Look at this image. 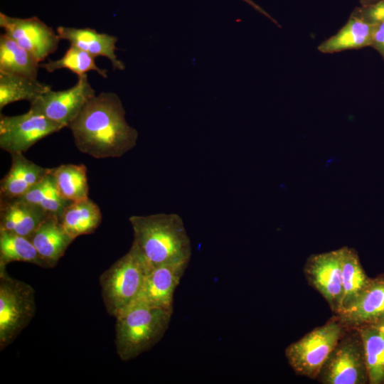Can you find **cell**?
Segmentation results:
<instances>
[{
  "mask_svg": "<svg viewBox=\"0 0 384 384\" xmlns=\"http://www.w3.org/2000/svg\"><path fill=\"white\" fill-rule=\"evenodd\" d=\"M374 26L351 13L347 23L334 36L323 41L318 50L334 53L370 46Z\"/></svg>",
  "mask_w": 384,
  "mask_h": 384,
  "instance_id": "18",
  "label": "cell"
},
{
  "mask_svg": "<svg viewBox=\"0 0 384 384\" xmlns=\"http://www.w3.org/2000/svg\"><path fill=\"white\" fill-rule=\"evenodd\" d=\"M337 316L347 329L373 324L384 316V274L370 278L358 299Z\"/></svg>",
  "mask_w": 384,
  "mask_h": 384,
  "instance_id": "13",
  "label": "cell"
},
{
  "mask_svg": "<svg viewBox=\"0 0 384 384\" xmlns=\"http://www.w3.org/2000/svg\"><path fill=\"white\" fill-rule=\"evenodd\" d=\"M0 26L40 63L57 50L61 40L56 31L37 17L21 18L1 12Z\"/></svg>",
  "mask_w": 384,
  "mask_h": 384,
  "instance_id": "11",
  "label": "cell"
},
{
  "mask_svg": "<svg viewBox=\"0 0 384 384\" xmlns=\"http://www.w3.org/2000/svg\"><path fill=\"white\" fill-rule=\"evenodd\" d=\"M188 263L164 264L152 268L146 275L142 290L137 300L174 311V293Z\"/></svg>",
  "mask_w": 384,
  "mask_h": 384,
  "instance_id": "12",
  "label": "cell"
},
{
  "mask_svg": "<svg viewBox=\"0 0 384 384\" xmlns=\"http://www.w3.org/2000/svg\"><path fill=\"white\" fill-rule=\"evenodd\" d=\"M149 271L141 254L132 245L101 274L102 297L110 315L116 317L138 299Z\"/></svg>",
  "mask_w": 384,
  "mask_h": 384,
  "instance_id": "4",
  "label": "cell"
},
{
  "mask_svg": "<svg viewBox=\"0 0 384 384\" xmlns=\"http://www.w3.org/2000/svg\"><path fill=\"white\" fill-rule=\"evenodd\" d=\"M56 32L60 39L66 40L94 58L104 56L112 63L114 70H123L125 65L119 60L115 53L118 38L105 33H98L90 28H73L58 26Z\"/></svg>",
  "mask_w": 384,
  "mask_h": 384,
  "instance_id": "15",
  "label": "cell"
},
{
  "mask_svg": "<svg viewBox=\"0 0 384 384\" xmlns=\"http://www.w3.org/2000/svg\"><path fill=\"white\" fill-rule=\"evenodd\" d=\"M303 271L308 284L324 298L333 314L336 315L343 294L340 248L311 255Z\"/></svg>",
  "mask_w": 384,
  "mask_h": 384,
  "instance_id": "10",
  "label": "cell"
},
{
  "mask_svg": "<svg viewBox=\"0 0 384 384\" xmlns=\"http://www.w3.org/2000/svg\"><path fill=\"white\" fill-rule=\"evenodd\" d=\"M40 68L48 73L66 68L80 76L90 71H95L102 78H107V70L99 68L95 61V58L86 51L70 45L65 54L55 60H49L46 63H40Z\"/></svg>",
  "mask_w": 384,
  "mask_h": 384,
  "instance_id": "27",
  "label": "cell"
},
{
  "mask_svg": "<svg viewBox=\"0 0 384 384\" xmlns=\"http://www.w3.org/2000/svg\"><path fill=\"white\" fill-rule=\"evenodd\" d=\"M50 89L37 79L0 71V110L17 101L31 103Z\"/></svg>",
  "mask_w": 384,
  "mask_h": 384,
  "instance_id": "22",
  "label": "cell"
},
{
  "mask_svg": "<svg viewBox=\"0 0 384 384\" xmlns=\"http://www.w3.org/2000/svg\"><path fill=\"white\" fill-rule=\"evenodd\" d=\"M65 128L30 110L15 116L0 114V148L10 154L25 153L41 139Z\"/></svg>",
  "mask_w": 384,
  "mask_h": 384,
  "instance_id": "9",
  "label": "cell"
},
{
  "mask_svg": "<svg viewBox=\"0 0 384 384\" xmlns=\"http://www.w3.org/2000/svg\"><path fill=\"white\" fill-rule=\"evenodd\" d=\"M49 214L21 198L0 200V230L30 239Z\"/></svg>",
  "mask_w": 384,
  "mask_h": 384,
  "instance_id": "14",
  "label": "cell"
},
{
  "mask_svg": "<svg viewBox=\"0 0 384 384\" xmlns=\"http://www.w3.org/2000/svg\"><path fill=\"white\" fill-rule=\"evenodd\" d=\"M356 329L361 336L369 384H384V328L373 324Z\"/></svg>",
  "mask_w": 384,
  "mask_h": 384,
  "instance_id": "21",
  "label": "cell"
},
{
  "mask_svg": "<svg viewBox=\"0 0 384 384\" xmlns=\"http://www.w3.org/2000/svg\"><path fill=\"white\" fill-rule=\"evenodd\" d=\"M373 324H375L377 326H381L384 328V316L380 317L377 321L373 323Z\"/></svg>",
  "mask_w": 384,
  "mask_h": 384,
  "instance_id": "31",
  "label": "cell"
},
{
  "mask_svg": "<svg viewBox=\"0 0 384 384\" xmlns=\"http://www.w3.org/2000/svg\"><path fill=\"white\" fill-rule=\"evenodd\" d=\"M322 384H366L368 375L363 346L356 329H347L317 377Z\"/></svg>",
  "mask_w": 384,
  "mask_h": 384,
  "instance_id": "7",
  "label": "cell"
},
{
  "mask_svg": "<svg viewBox=\"0 0 384 384\" xmlns=\"http://www.w3.org/2000/svg\"><path fill=\"white\" fill-rule=\"evenodd\" d=\"M347 328L334 315L324 324L313 329L289 345L284 355L294 372L310 379H317L329 356Z\"/></svg>",
  "mask_w": 384,
  "mask_h": 384,
  "instance_id": "5",
  "label": "cell"
},
{
  "mask_svg": "<svg viewBox=\"0 0 384 384\" xmlns=\"http://www.w3.org/2000/svg\"><path fill=\"white\" fill-rule=\"evenodd\" d=\"M174 311L137 300L116 318L115 346L127 361L149 351L164 336Z\"/></svg>",
  "mask_w": 384,
  "mask_h": 384,
  "instance_id": "3",
  "label": "cell"
},
{
  "mask_svg": "<svg viewBox=\"0 0 384 384\" xmlns=\"http://www.w3.org/2000/svg\"><path fill=\"white\" fill-rule=\"evenodd\" d=\"M60 220L65 231L75 240L80 235L94 233L101 223L102 213L97 203L87 198L70 202L64 208Z\"/></svg>",
  "mask_w": 384,
  "mask_h": 384,
  "instance_id": "20",
  "label": "cell"
},
{
  "mask_svg": "<svg viewBox=\"0 0 384 384\" xmlns=\"http://www.w3.org/2000/svg\"><path fill=\"white\" fill-rule=\"evenodd\" d=\"M76 148L95 159L119 158L137 144L138 132L126 120L114 92L95 95L69 124Z\"/></svg>",
  "mask_w": 384,
  "mask_h": 384,
  "instance_id": "1",
  "label": "cell"
},
{
  "mask_svg": "<svg viewBox=\"0 0 384 384\" xmlns=\"http://www.w3.org/2000/svg\"><path fill=\"white\" fill-rule=\"evenodd\" d=\"M50 173L60 193L65 199L74 202L88 198L87 167L83 164H61L51 168Z\"/></svg>",
  "mask_w": 384,
  "mask_h": 384,
  "instance_id": "25",
  "label": "cell"
},
{
  "mask_svg": "<svg viewBox=\"0 0 384 384\" xmlns=\"http://www.w3.org/2000/svg\"><path fill=\"white\" fill-rule=\"evenodd\" d=\"M40 63L6 33L0 36V71L37 79Z\"/></svg>",
  "mask_w": 384,
  "mask_h": 384,
  "instance_id": "23",
  "label": "cell"
},
{
  "mask_svg": "<svg viewBox=\"0 0 384 384\" xmlns=\"http://www.w3.org/2000/svg\"><path fill=\"white\" fill-rule=\"evenodd\" d=\"M245 1H246L247 3L250 4V5H252V6H254L255 9H256L257 10L260 11H262L263 14H266L265 12H264V11H262L259 6H257V5H255L252 1H251L250 0H244Z\"/></svg>",
  "mask_w": 384,
  "mask_h": 384,
  "instance_id": "32",
  "label": "cell"
},
{
  "mask_svg": "<svg viewBox=\"0 0 384 384\" xmlns=\"http://www.w3.org/2000/svg\"><path fill=\"white\" fill-rule=\"evenodd\" d=\"M352 13L372 26L383 23L384 22V0L361 6L356 8Z\"/></svg>",
  "mask_w": 384,
  "mask_h": 384,
  "instance_id": "28",
  "label": "cell"
},
{
  "mask_svg": "<svg viewBox=\"0 0 384 384\" xmlns=\"http://www.w3.org/2000/svg\"><path fill=\"white\" fill-rule=\"evenodd\" d=\"M12 262H25L43 268H52L30 239L0 230V265L6 266Z\"/></svg>",
  "mask_w": 384,
  "mask_h": 384,
  "instance_id": "24",
  "label": "cell"
},
{
  "mask_svg": "<svg viewBox=\"0 0 384 384\" xmlns=\"http://www.w3.org/2000/svg\"><path fill=\"white\" fill-rule=\"evenodd\" d=\"M361 3V6H366L368 4L375 3L380 0H359Z\"/></svg>",
  "mask_w": 384,
  "mask_h": 384,
  "instance_id": "30",
  "label": "cell"
},
{
  "mask_svg": "<svg viewBox=\"0 0 384 384\" xmlns=\"http://www.w3.org/2000/svg\"><path fill=\"white\" fill-rule=\"evenodd\" d=\"M0 265V350L9 346L33 319L36 305L35 290L11 277Z\"/></svg>",
  "mask_w": 384,
  "mask_h": 384,
  "instance_id": "6",
  "label": "cell"
},
{
  "mask_svg": "<svg viewBox=\"0 0 384 384\" xmlns=\"http://www.w3.org/2000/svg\"><path fill=\"white\" fill-rule=\"evenodd\" d=\"M21 198L40 206L48 213L59 218H60L64 208L70 203L60 193L50 171Z\"/></svg>",
  "mask_w": 384,
  "mask_h": 384,
  "instance_id": "26",
  "label": "cell"
},
{
  "mask_svg": "<svg viewBox=\"0 0 384 384\" xmlns=\"http://www.w3.org/2000/svg\"><path fill=\"white\" fill-rule=\"evenodd\" d=\"M11 156V167L0 183V200L21 198L50 171V168L37 165L22 153Z\"/></svg>",
  "mask_w": 384,
  "mask_h": 384,
  "instance_id": "16",
  "label": "cell"
},
{
  "mask_svg": "<svg viewBox=\"0 0 384 384\" xmlns=\"http://www.w3.org/2000/svg\"><path fill=\"white\" fill-rule=\"evenodd\" d=\"M134 240L150 270L159 265L189 262L192 247L181 217L176 213L132 215Z\"/></svg>",
  "mask_w": 384,
  "mask_h": 384,
  "instance_id": "2",
  "label": "cell"
},
{
  "mask_svg": "<svg viewBox=\"0 0 384 384\" xmlns=\"http://www.w3.org/2000/svg\"><path fill=\"white\" fill-rule=\"evenodd\" d=\"M370 46L375 49L384 60V22L374 26Z\"/></svg>",
  "mask_w": 384,
  "mask_h": 384,
  "instance_id": "29",
  "label": "cell"
},
{
  "mask_svg": "<svg viewBox=\"0 0 384 384\" xmlns=\"http://www.w3.org/2000/svg\"><path fill=\"white\" fill-rule=\"evenodd\" d=\"M95 95L87 75L85 74L78 76L77 82L67 90H48L30 103L28 110L68 128Z\"/></svg>",
  "mask_w": 384,
  "mask_h": 384,
  "instance_id": "8",
  "label": "cell"
},
{
  "mask_svg": "<svg viewBox=\"0 0 384 384\" xmlns=\"http://www.w3.org/2000/svg\"><path fill=\"white\" fill-rule=\"evenodd\" d=\"M30 240L51 267L55 266L74 240L63 227L60 218L53 214L41 223Z\"/></svg>",
  "mask_w": 384,
  "mask_h": 384,
  "instance_id": "17",
  "label": "cell"
},
{
  "mask_svg": "<svg viewBox=\"0 0 384 384\" xmlns=\"http://www.w3.org/2000/svg\"><path fill=\"white\" fill-rule=\"evenodd\" d=\"M340 250L343 294L337 314L346 309L358 299L370 279L366 274L354 248L344 246Z\"/></svg>",
  "mask_w": 384,
  "mask_h": 384,
  "instance_id": "19",
  "label": "cell"
}]
</instances>
